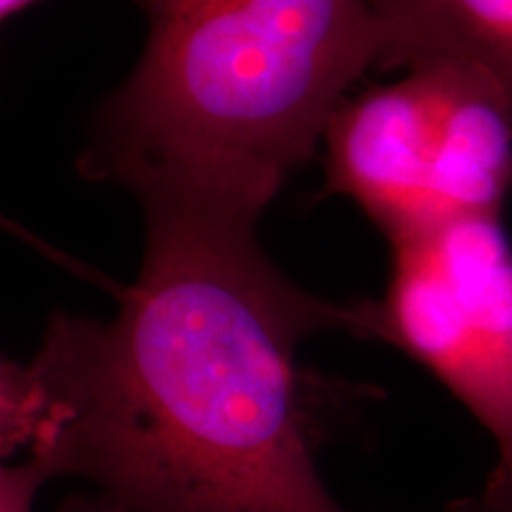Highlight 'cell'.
Returning <instances> with one entry per match:
<instances>
[{
    "label": "cell",
    "instance_id": "cell-1",
    "mask_svg": "<svg viewBox=\"0 0 512 512\" xmlns=\"http://www.w3.org/2000/svg\"><path fill=\"white\" fill-rule=\"evenodd\" d=\"M143 211V266L117 316L60 313L29 363L3 361V456L88 479L121 512H347L320 477L323 401L299 347L368 337V302L299 290L254 219Z\"/></svg>",
    "mask_w": 512,
    "mask_h": 512
},
{
    "label": "cell",
    "instance_id": "cell-7",
    "mask_svg": "<svg viewBox=\"0 0 512 512\" xmlns=\"http://www.w3.org/2000/svg\"><path fill=\"white\" fill-rule=\"evenodd\" d=\"M444 512H512V472L496 465L477 494L456 498Z\"/></svg>",
    "mask_w": 512,
    "mask_h": 512
},
{
    "label": "cell",
    "instance_id": "cell-9",
    "mask_svg": "<svg viewBox=\"0 0 512 512\" xmlns=\"http://www.w3.org/2000/svg\"><path fill=\"white\" fill-rule=\"evenodd\" d=\"M31 3H36V0H0V15H3V19H8L12 15H17V12H22L24 8H29ZM140 3H145L147 10H152L155 5L162 3V0H140Z\"/></svg>",
    "mask_w": 512,
    "mask_h": 512
},
{
    "label": "cell",
    "instance_id": "cell-4",
    "mask_svg": "<svg viewBox=\"0 0 512 512\" xmlns=\"http://www.w3.org/2000/svg\"><path fill=\"white\" fill-rule=\"evenodd\" d=\"M368 337L425 366L491 434L512 472V242L477 216L392 245Z\"/></svg>",
    "mask_w": 512,
    "mask_h": 512
},
{
    "label": "cell",
    "instance_id": "cell-5",
    "mask_svg": "<svg viewBox=\"0 0 512 512\" xmlns=\"http://www.w3.org/2000/svg\"><path fill=\"white\" fill-rule=\"evenodd\" d=\"M382 69L451 62L491 81L512 107V0H377Z\"/></svg>",
    "mask_w": 512,
    "mask_h": 512
},
{
    "label": "cell",
    "instance_id": "cell-6",
    "mask_svg": "<svg viewBox=\"0 0 512 512\" xmlns=\"http://www.w3.org/2000/svg\"><path fill=\"white\" fill-rule=\"evenodd\" d=\"M55 477L53 467L38 458H24L19 463L3 465L0 470V512H34L38 491Z\"/></svg>",
    "mask_w": 512,
    "mask_h": 512
},
{
    "label": "cell",
    "instance_id": "cell-3",
    "mask_svg": "<svg viewBox=\"0 0 512 512\" xmlns=\"http://www.w3.org/2000/svg\"><path fill=\"white\" fill-rule=\"evenodd\" d=\"M328 190L347 195L389 245L477 216L512 192V107L491 81L451 62L342 102L325 131Z\"/></svg>",
    "mask_w": 512,
    "mask_h": 512
},
{
    "label": "cell",
    "instance_id": "cell-2",
    "mask_svg": "<svg viewBox=\"0 0 512 512\" xmlns=\"http://www.w3.org/2000/svg\"><path fill=\"white\" fill-rule=\"evenodd\" d=\"M86 171L140 202L259 221L349 88L384 62L377 0H162Z\"/></svg>",
    "mask_w": 512,
    "mask_h": 512
},
{
    "label": "cell",
    "instance_id": "cell-8",
    "mask_svg": "<svg viewBox=\"0 0 512 512\" xmlns=\"http://www.w3.org/2000/svg\"><path fill=\"white\" fill-rule=\"evenodd\" d=\"M62 512H121V510L114 508L107 498H102L98 494V496L69 498V501L62 505Z\"/></svg>",
    "mask_w": 512,
    "mask_h": 512
}]
</instances>
